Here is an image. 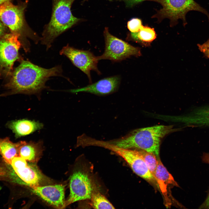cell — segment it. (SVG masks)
Returning <instances> with one entry per match:
<instances>
[{"label": "cell", "instance_id": "cell-1", "mask_svg": "<svg viewBox=\"0 0 209 209\" xmlns=\"http://www.w3.org/2000/svg\"><path fill=\"white\" fill-rule=\"evenodd\" d=\"M62 71L60 66L45 69L29 61L22 60L9 76V79L4 85L7 92L3 95L39 93L46 87L45 83L50 77L61 76Z\"/></svg>", "mask_w": 209, "mask_h": 209}, {"label": "cell", "instance_id": "cell-2", "mask_svg": "<svg viewBox=\"0 0 209 209\" xmlns=\"http://www.w3.org/2000/svg\"><path fill=\"white\" fill-rule=\"evenodd\" d=\"M175 130L172 125H156L139 128L120 138L105 142L121 148L143 150L158 157L162 139Z\"/></svg>", "mask_w": 209, "mask_h": 209}, {"label": "cell", "instance_id": "cell-3", "mask_svg": "<svg viewBox=\"0 0 209 209\" xmlns=\"http://www.w3.org/2000/svg\"><path fill=\"white\" fill-rule=\"evenodd\" d=\"M28 3V0L15 5L10 1L0 6V20L9 28L11 33L18 35L22 45L26 52L30 50L27 38L37 43L41 38L29 27L25 17L24 13Z\"/></svg>", "mask_w": 209, "mask_h": 209}, {"label": "cell", "instance_id": "cell-4", "mask_svg": "<svg viewBox=\"0 0 209 209\" xmlns=\"http://www.w3.org/2000/svg\"><path fill=\"white\" fill-rule=\"evenodd\" d=\"M75 0H52L51 18L44 26L40 39L47 49L56 38L80 21V19L74 16L71 10Z\"/></svg>", "mask_w": 209, "mask_h": 209}, {"label": "cell", "instance_id": "cell-5", "mask_svg": "<svg viewBox=\"0 0 209 209\" xmlns=\"http://www.w3.org/2000/svg\"><path fill=\"white\" fill-rule=\"evenodd\" d=\"M147 0L157 2L162 6L152 17L156 18L160 22L164 19H168L172 26L176 24L179 19L182 20L184 26H185L187 24L186 15L190 11H197L205 14L209 21V14L207 11L194 0Z\"/></svg>", "mask_w": 209, "mask_h": 209}, {"label": "cell", "instance_id": "cell-6", "mask_svg": "<svg viewBox=\"0 0 209 209\" xmlns=\"http://www.w3.org/2000/svg\"><path fill=\"white\" fill-rule=\"evenodd\" d=\"M12 180L14 182L31 188L43 185L49 182L42 172L37 163L27 162L20 156L12 159Z\"/></svg>", "mask_w": 209, "mask_h": 209}, {"label": "cell", "instance_id": "cell-7", "mask_svg": "<svg viewBox=\"0 0 209 209\" xmlns=\"http://www.w3.org/2000/svg\"><path fill=\"white\" fill-rule=\"evenodd\" d=\"M19 38L11 33L0 37V78L9 77L15 62L20 58L19 51L22 45Z\"/></svg>", "mask_w": 209, "mask_h": 209}, {"label": "cell", "instance_id": "cell-8", "mask_svg": "<svg viewBox=\"0 0 209 209\" xmlns=\"http://www.w3.org/2000/svg\"><path fill=\"white\" fill-rule=\"evenodd\" d=\"M105 47L104 52L98 56L100 60L107 59L113 62H119L131 56H139L141 53L139 48L112 35L107 28L104 32Z\"/></svg>", "mask_w": 209, "mask_h": 209}, {"label": "cell", "instance_id": "cell-9", "mask_svg": "<svg viewBox=\"0 0 209 209\" xmlns=\"http://www.w3.org/2000/svg\"><path fill=\"white\" fill-rule=\"evenodd\" d=\"M100 146L111 150L123 158L138 176L149 182L157 183L138 150L117 147L103 141L101 142Z\"/></svg>", "mask_w": 209, "mask_h": 209}, {"label": "cell", "instance_id": "cell-10", "mask_svg": "<svg viewBox=\"0 0 209 209\" xmlns=\"http://www.w3.org/2000/svg\"><path fill=\"white\" fill-rule=\"evenodd\" d=\"M60 53L67 57L75 66L84 73L90 83L92 81L91 71H96L98 74H101L97 67L99 60L98 57L90 51L78 49L68 45L63 48Z\"/></svg>", "mask_w": 209, "mask_h": 209}, {"label": "cell", "instance_id": "cell-11", "mask_svg": "<svg viewBox=\"0 0 209 209\" xmlns=\"http://www.w3.org/2000/svg\"><path fill=\"white\" fill-rule=\"evenodd\" d=\"M70 194L65 206L76 201L91 199L93 192L91 181L88 175L80 170L73 172L69 179Z\"/></svg>", "mask_w": 209, "mask_h": 209}, {"label": "cell", "instance_id": "cell-12", "mask_svg": "<svg viewBox=\"0 0 209 209\" xmlns=\"http://www.w3.org/2000/svg\"><path fill=\"white\" fill-rule=\"evenodd\" d=\"M65 186L62 184L41 185L31 188V190L53 207L63 209L66 207Z\"/></svg>", "mask_w": 209, "mask_h": 209}, {"label": "cell", "instance_id": "cell-13", "mask_svg": "<svg viewBox=\"0 0 209 209\" xmlns=\"http://www.w3.org/2000/svg\"><path fill=\"white\" fill-rule=\"evenodd\" d=\"M120 81V77L114 76L104 78L85 87L71 89L73 93L85 92L99 95L110 94L116 91L118 88Z\"/></svg>", "mask_w": 209, "mask_h": 209}, {"label": "cell", "instance_id": "cell-14", "mask_svg": "<svg viewBox=\"0 0 209 209\" xmlns=\"http://www.w3.org/2000/svg\"><path fill=\"white\" fill-rule=\"evenodd\" d=\"M157 158L158 163L154 176L164 198L165 204L168 207L170 202L168 196L167 187L170 185L176 186H178V185L164 166L158 156Z\"/></svg>", "mask_w": 209, "mask_h": 209}, {"label": "cell", "instance_id": "cell-15", "mask_svg": "<svg viewBox=\"0 0 209 209\" xmlns=\"http://www.w3.org/2000/svg\"><path fill=\"white\" fill-rule=\"evenodd\" d=\"M7 126L16 138L29 135L43 127V124L38 121L26 119L12 121L8 123Z\"/></svg>", "mask_w": 209, "mask_h": 209}, {"label": "cell", "instance_id": "cell-16", "mask_svg": "<svg viewBox=\"0 0 209 209\" xmlns=\"http://www.w3.org/2000/svg\"><path fill=\"white\" fill-rule=\"evenodd\" d=\"M188 125L195 127H209V105L197 107L182 118Z\"/></svg>", "mask_w": 209, "mask_h": 209}, {"label": "cell", "instance_id": "cell-17", "mask_svg": "<svg viewBox=\"0 0 209 209\" xmlns=\"http://www.w3.org/2000/svg\"><path fill=\"white\" fill-rule=\"evenodd\" d=\"M42 142L27 143L25 141L19 148V155L28 161L37 163L42 155Z\"/></svg>", "mask_w": 209, "mask_h": 209}, {"label": "cell", "instance_id": "cell-18", "mask_svg": "<svg viewBox=\"0 0 209 209\" xmlns=\"http://www.w3.org/2000/svg\"><path fill=\"white\" fill-rule=\"evenodd\" d=\"M24 141L14 143L8 137L0 138V154L7 164L11 165L14 158L19 156V148Z\"/></svg>", "mask_w": 209, "mask_h": 209}, {"label": "cell", "instance_id": "cell-19", "mask_svg": "<svg viewBox=\"0 0 209 209\" xmlns=\"http://www.w3.org/2000/svg\"><path fill=\"white\" fill-rule=\"evenodd\" d=\"M130 37L131 39L137 42H149L156 38V35L154 28L143 25L138 32L131 33Z\"/></svg>", "mask_w": 209, "mask_h": 209}, {"label": "cell", "instance_id": "cell-20", "mask_svg": "<svg viewBox=\"0 0 209 209\" xmlns=\"http://www.w3.org/2000/svg\"><path fill=\"white\" fill-rule=\"evenodd\" d=\"M91 205L94 209H114L113 206L107 199L100 193H92Z\"/></svg>", "mask_w": 209, "mask_h": 209}, {"label": "cell", "instance_id": "cell-21", "mask_svg": "<svg viewBox=\"0 0 209 209\" xmlns=\"http://www.w3.org/2000/svg\"><path fill=\"white\" fill-rule=\"evenodd\" d=\"M138 150L150 172L154 176L158 163L157 156L152 153L143 150L139 149Z\"/></svg>", "mask_w": 209, "mask_h": 209}, {"label": "cell", "instance_id": "cell-22", "mask_svg": "<svg viewBox=\"0 0 209 209\" xmlns=\"http://www.w3.org/2000/svg\"><path fill=\"white\" fill-rule=\"evenodd\" d=\"M143 25L141 20L138 18H132L127 23L128 29L132 33L139 31Z\"/></svg>", "mask_w": 209, "mask_h": 209}, {"label": "cell", "instance_id": "cell-23", "mask_svg": "<svg viewBox=\"0 0 209 209\" xmlns=\"http://www.w3.org/2000/svg\"><path fill=\"white\" fill-rule=\"evenodd\" d=\"M198 48L207 57L209 58V38L207 41L202 44H198Z\"/></svg>", "mask_w": 209, "mask_h": 209}, {"label": "cell", "instance_id": "cell-24", "mask_svg": "<svg viewBox=\"0 0 209 209\" xmlns=\"http://www.w3.org/2000/svg\"><path fill=\"white\" fill-rule=\"evenodd\" d=\"M109 1H120L125 2L128 6H132L141 2L147 0H109Z\"/></svg>", "mask_w": 209, "mask_h": 209}, {"label": "cell", "instance_id": "cell-25", "mask_svg": "<svg viewBox=\"0 0 209 209\" xmlns=\"http://www.w3.org/2000/svg\"><path fill=\"white\" fill-rule=\"evenodd\" d=\"M199 208L209 209V192L206 199L200 206Z\"/></svg>", "mask_w": 209, "mask_h": 209}, {"label": "cell", "instance_id": "cell-26", "mask_svg": "<svg viewBox=\"0 0 209 209\" xmlns=\"http://www.w3.org/2000/svg\"><path fill=\"white\" fill-rule=\"evenodd\" d=\"M7 27L0 20V37L6 34Z\"/></svg>", "mask_w": 209, "mask_h": 209}, {"label": "cell", "instance_id": "cell-27", "mask_svg": "<svg viewBox=\"0 0 209 209\" xmlns=\"http://www.w3.org/2000/svg\"><path fill=\"white\" fill-rule=\"evenodd\" d=\"M11 0H0V6L2 5L5 2Z\"/></svg>", "mask_w": 209, "mask_h": 209}, {"label": "cell", "instance_id": "cell-28", "mask_svg": "<svg viewBox=\"0 0 209 209\" xmlns=\"http://www.w3.org/2000/svg\"><path fill=\"white\" fill-rule=\"evenodd\" d=\"M208 163L209 164V157L208 158Z\"/></svg>", "mask_w": 209, "mask_h": 209}]
</instances>
